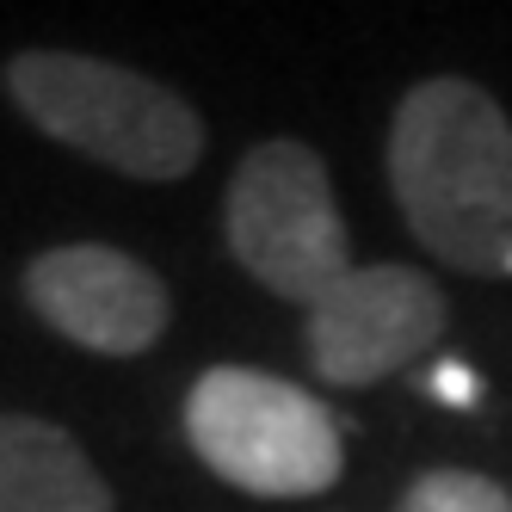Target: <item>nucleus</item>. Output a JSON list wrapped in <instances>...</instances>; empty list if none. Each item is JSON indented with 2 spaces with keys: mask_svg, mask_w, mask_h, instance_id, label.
Wrapping results in <instances>:
<instances>
[{
  "mask_svg": "<svg viewBox=\"0 0 512 512\" xmlns=\"http://www.w3.org/2000/svg\"><path fill=\"white\" fill-rule=\"evenodd\" d=\"M389 186L426 253L512 278V118L463 75L420 81L389 124Z\"/></svg>",
  "mask_w": 512,
  "mask_h": 512,
  "instance_id": "f257e3e1",
  "label": "nucleus"
},
{
  "mask_svg": "<svg viewBox=\"0 0 512 512\" xmlns=\"http://www.w3.org/2000/svg\"><path fill=\"white\" fill-rule=\"evenodd\" d=\"M7 87L44 136L130 179H186L204 155L198 112L136 68L68 50H25L7 68Z\"/></svg>",
  "mask_w": 512,
  "mask_h": 512,
  "instance_id": "f03ea898",
  "label": "nucleus"
},
{
  "mask_svg": "<svg viewBox=\"0 0 512 512\" xmlns=\"http://www.w3.org/2000/svg\"><path fill=\"white\" fill-rule=\"evenodd\" d=\"M186 438L229 488L260 500H309L340 482V426L321 401L284 377L216 364L186 395Z\"/></svg>",
  "mask_w": 512,
  "mask_h": 512,
  "instance_id": "7ed1b4c3",
  "label": "nucleus"
},
{
  "mask_svg": "<svg viewBox=\"0 0 512 512\" xmlns=\"http://www.w3.org/2000/svg\"><path fill=\"white\" fill-rule=\"evenodd\" d=\"M229 253L253 272L272 297L321 303L346 272L352 247L327 167L303 142H260L247 149L229 179Z\"/></svg>",
  "mask_w": 512,
  "mask_h": 512,
  "instance_id": "20e7f679",
  "label": "nucleus"
},
{
  "mask_svg": "<svg viewBox=\"0 0 512 512\" xmlns=\"http://www.w3.org/2000/svg\"><path fill=\"white\" fill-rule=\"evenodd\" d=\"M445 334V290L414 266H352L309 309V358L327 383L364 389Z\"/></svg>",
  "mask_w": 512,
  "mask_h": 512,
  "instance_id": "39448f33",
  "label": "nucleus"
},
{
  "mask_svg": "<svg viewBox=\"0 0 512 512\" xmlns=\"http://www.w3.org/2000/svg\"><path fill=\"white\" fill-rule=\"evenodd\" d=\"M25 297L62 340L105 358L149 352L167 334V284L118 247L75 241L25 266Z\"/></svg>",
  "mask_w": 512,
  "mask_h": 512,
  "instance_id": "423d86ee",
  "label": "nucleus"
},
{
  "mask_svg": "<svg viewBox=\"0 0 512 512\" xmlns=\"http://www.w3.org/2000/svg\"><path fill=\"white\" fill-rule=\"evenodd\" d=\"M0 512H112V488L62 426L0 414Z\"/></svg>",
  "mask_w": 512,
  "mask_h": 512,
  "instance_id": "0eeeda50",
  "label": "nucleus"
},
{
  "mask_svg": "<svg viewBox=\"0 0 512 512\" xmlns=\"http://www.w3.org/2000/svg\"><path fill=\"white\" fill-rule=\"evenodd\" d=\"M401 512H512V494L475 469H432L408 488Z\"/></svg>",
  "mask_w": 512,
  "mask_h": 512,
  "instance_id": "6e6552de",
  "label": "nucleus"
},
{
  "mask_svg": "<svg viewBox=\"0 0 512 512\" xmlns=\"http://www.w3.org/2000/svg\"><path fill=\"white\" fill-rule=\"evenodd\" d=\"M432 395L451 401V408H469V401H475V371H469V364H438V371H432Z\"/></svg>",
  "mask_w": 512,
  "mask_h": 512,
  "instance_id": "1a4fd4ad",
  "label": "nucleus"
}]
</instances>
